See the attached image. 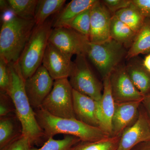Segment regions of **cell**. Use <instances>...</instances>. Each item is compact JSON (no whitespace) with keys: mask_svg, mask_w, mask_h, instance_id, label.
Segmentation results:
<instances>
[{"mask_svg":"<svg viewBox=\"0 0 150 150\" xmlns=\"http://www.w3.org/2000/svg\"><path fill=\"white\" fill-rule=\"evenodd\" d=\"M101 2L112 15L116 12L129 6L131 4V0H103Z\"/></svg>","mask_w":150,"mask_h":150,"instance_id":"cell-29","label":"cell"},{"mask_svg":"<svg viewBox=\"0 0 150 150\" xmlns=\"http://www.w3.org/2000/svg\"><path fill=\"white\" fill-rule=\"evenodd\" d=\"M150 53V20L146 19L143 27L137 33L133 44L128 50V60L141 54Z\"/></svg>","mask_w":150,"mask_h":150,"instance_id":"cell-19","label":"cell"},{"mask_svg":"<svg viewBox=\"0 0 150 150\" xmlns=\"http://www.w3.org/2000/svg\"><path fill=\"white\" fill-rule=\"evenodd\" d=\"M142 101L115 102L112 120V136H121L127 128L136 121Z\"/></svg>","mask_w":150,"mask_h":150,"instance_id":"cell-15","label":"cell"},{"mask_svg":"<svg viewBox=\"0 0 150 150\" xmlns=\"http://www.w3.org/2000/svg\"><path fill=\"white\" fill-rule=\"evenodd\" d=\"M109 76L103 79V88L101 99L98 102L97 117L99 127L112 136V120L115 112V102L110 87Z\"/></svg>","mask_w":150,"mask_h":150,"instance_id":"cell-14","label":"cell"},{"mask_svg":"<svg viewBox=\"0 0 150 150\" xmlns=\"http://www.w3.org/2000/svg\"><path fill=\"white\" fill-rule=\"evenodd\" d=\"M40 108L56 117L76 118L73 108V88L68 78L54 81L52 90Z\"/></svg>","mask_w":150,"mask_h":150,"instance_id":"cell-7","label":"cell"},{"mask_svg":"<svg viewBox=\"0 0 150 150\" xmlns=\"http://www.w3.org/2000/svg\"><path fill=\"white\" fill-rule=\"evenodd\" d=\"M7 2L16 16L26 20H34L38 0H8Z\"/></svg>","mask_w":150,"mask_h":150,"instance_id":"cell-24","label":"cell"},{"mask_svg":"<svg viewBox=\"0 0 150 150\" xmlns=\"http://www.w3.org/2000/svg\"><path fill=\"white\" fill-rule=\"evenodd\" d=\"M98 0H72L53 20V28L67 27L80 14L91 8Z\"/></svg>","mask_w":150,"mask_h":150,"instance_id":"cell-17","label":"cell"},{"mask_svg":"<svg viewBox=\"0 0 150 150\" xmlns=\"http://www.w3.org/2000/svg\"><path fill=\"white\" fill-rule=\"evenodd\" d=\"M109 77L111 92L115 102L142 101L144 96L132 82L126 71V65L118 66Z\"/></svg>","mask_w":150,"mask_h":150,"instance_id":"cell-11","label":"cell"},{"mask_svg":"<svg viewBox=\"0 0 150 150\" xmlns=\"http://www.w3.org/2000/svg\"><path fill=\"white\" fill-rule=\"evenodd\" d=\"M137 33L113 15L110 28V38L129 50L133 44Z\"/></svg>","mask_w":150,"mask_h":150,"instance_id":"cell-20","label":"cell"},{"mask_svg":"<svg viewBox=\"0 0 150 150\" xmlns=\"http://www.w3.org/2000/svg\"><path fill=\"white\" fill-rule=\"evenodd\" d=\"M8 66L11 81L8 95L13 103L16 115L20 123L22 135L28 138L31 145L37 144L45 138V135L28 98L19 64L18 62L9 64Z\"/></svg>","mask_w":150,"mask_h":150,"instance_id":"cell-1","label":"cell"},{"mask_svg":"<svg viewBox=\"0 0 150 150\" xmlns=\"http://www.w3.org/2000/svg\"><path fill=\"white\" fill-rule=\"evenodd\" d=\"M35 25V20L16 16L4 21L0 31V57L8 64L18 62Z\"/></svg>","mask_w":150,"mask_h":150,"instance_id":"cell-3","label":"cell"},{"mask_svg":"<svg viewBox=\"0 0 150 150\" xmlns=\"http://www.w3.org/2000/svg\"><path fill=\"white\" fill-rule=\"evenodd\" d=\"M80 142L77 137L69 135H65L62 139H54V137H50L41 147L31 148L29 150H70Z\"/></svg>","mask_w":150,"mask_h":150,"instance_id":"cell-26","label":"cell"},{"mask_svg":"<svg viewBox=\"0 0 150 150\" xmlns=\"http://www.w3.org/2000/svg\"><path fill=\"white\" fill-rule=\"evenodd\" d=\"M11 74L8 64L0 57V89L1 93L8 94L11 86Z\"/></svg>","mask_w":150,"mask_h":150,"instance_id":"cell-28","label":"cell"},{"mask_svg":"<svg viewBox=\"0 0 150 150\" xmlns=\"http://www.w3.org/2000/svg\"><path fill=\"white\" fill-rule=\"evenodd\" d=\"M88 37L69 27L53 28L48 42L64 53L73 56H86Z\"/></svg>","mask_w":150,"mask_h":150,"instance_id":"cell-8","label":"cell"},{"mask_svg":"<svg viewBox=\"0 0 150 150\" xmlns=\"http://www.w3.org/2000/svg\"><path fill=\"white\" fill-rule=\"evenodd\" d=\"M31 148L32 145L28 138L21 135L3 150H29Z\"/></svg>","mask_w":150,"mask_h":150,"instance_id":"cell-30","label":"cell"},{"mask_svg":"<svg viewBox=\"0 0 150 150\" xmlns=\"http://www.w3.org/2000/svg\"><path fill=\"white\" fill-rule=\"evenodd\" d=\"M53 20L35 25L18 60L25 80L36 71L42 61L53 29Z\"/></svg>","mask_w":150,"mask_h":150,"instance_id":"cell-4","label":"cell"},{"mask_svg":"<svg viewBox=\"0 0 150 150\" xmlns=\"http://www.w3.org/2000/svg\"><path fill=\"white\" fill-rule=\"evenodd\" d=\"M113 15L137 33L143 27L146 20L132 3L129 6Z\"/></svg>","mask_w":150,"mask_h":150,"instance_id":"cell-21","label":"cell"},{"mask_svg":"<svg viewBox=\"0 0 150 150\" xmlns=\"http://www.w3.org/2000/svg\"><path fill=\"white\" fill-rule=\"evenodd\" d=\"M142 105L150 118V93L144 96L142 101Z\"/></svg>","mask_w":150,"mask_h":150,"instance_id":"cell-33","label":"cell"},{"mask_svg":"<svg viewBox=\"0 0 150 150\" xmlns=\"http://www.w3.org/2000/svg\"><path fill=\"white\" fill-rule=\"evenodd\" d=\"M72 57L48 42L42 65L46 68L54 80L69 79L72 64Z\"/></svg>","mask_w":150,"mask_h":150,"instance_id":"cell-13","label":"cell"},{"mask_svg":"<svg viewBox=\"0 0 150 150\" xmlns=\"http://www.w3.org/2000/svg\"><path fill=\"white\" fill-rule=\"evenodd\" d=\"M120 136H110L92 142H80L70 150H117Z\"/></svg>","mask_w":150,"mask_h":150,"instance_id":"cell-25","label":"cell"},{"mask_svg":"<svg viewBox=\"0 0 150 150\" xmlns=\"http://www.w3.org/2000/svg\"><path fill=\"white\" fill-rule=\"evenodd\" d=\"M69 81L73 89L97 101L102 97L103 85L92 71L84 55H77L72 62Z\"/></svg>","mask_w":150,"mask_h":150,"instance_id":"cell-6","label":"cell"},{"mask_svg":"<svg viewBox=\"0 0 150 150\" xmlns=\"http://www.w3.org/2000/svg\"><path fill=\"white\" fill-rule=\"evenodd\" d=\"M112 14L101 1H97L91 10V43L99 44L111 39L110 28Z\"/></svg>","mask_w":150,"mask_h":150,"instance_id":"cell-12","label":"cell"},{"mask_svg":"<svg viewBox=\"0 0 150 150\" xmlns=\"http://www.w3.org/2000/svg\"><path fill=\"white\" fill-rule=\"evenodd\" d=\"M15 120L9 115L0 119V150H3L17 138L22 135L18 132Z\"/></svg>","mask_w":150,"mask_h":150,"instance_id":"cell-23","label":"cell"},{"mask_svg":"<svg viewBox=\"0 0 150 150\" xmlns=\"http://www.w3.org/2000/svg\"><path fill=\"white\" fill-rule=\"evenodd\" d=\"M131 3L145 18L150 20V0H131Z\"/></svg>","mask_w":150,"mask_h":150,"instance_id":"cell-32","label":"cell"},{"mask_svg":"<svg viewBox=\"0 0 150 150\" xmlns=\"http://www.w3.org/2000/svg\"><path fill=\"white\" fill-rule=\"evenodd\" d=\"M128 50L112 39L99 44L89 42L86 56L104 79L109 76L126 58Z\"/></svg>","mask_w":150,"mask_h":150,"instance_id":"cell-5","label":"cell"},{"mask_svg":"<svg viewBox=\"0 0 150 150\" xmlns=\"http://www.w3.org/2000/svg\"><path fill=\"white\" fill-rule=\"evenodd\" d=\"M34 111L38 123L47 139L59 134L74 136L83 142H95L110 137L99 127L90 126L76 118L56 117L41 108Z\"/></svg>","mask_w":150,"mask_h":150,"instance_id":"cell-2","label":"cell"},{"mask_svg":"<svg viewBox=\"0 0 150 150\" xmlns=\"http://www.w3.org/2000/svg\"><path fill=\"white\" fill-rule=\"evenodd\" d=\"M132 150H150V141L140 144Z\"/></svg>","mask_w":150,"mask_h":150,"instance_id":"cell-34","label":"cell"},{"mask_svg":"<svg viewBox=\"0 0 150 150\" xmlns=\"http://www.w3.org/2000/svg\"><path fill=\"white\" fill-rule=\"evenodd\" d=\"M126 65L127 74L136 88L144 96L150 93V71L136 57L129 60Z\"/></svg>","mask_w":150,"mask_h":150,"instance_id":"cell-18","label":"cell"},{"mask_svg":"<svg viewBox=\"0 0 150 150\" xmlns=\"http://www.w3.org/2000/svg\"><path fill=\"white\" fill-rule=\"evenodd\" d=\"M142 63L144 67L150 71V53L146 56L144 59L142 61Z\"/></svg>","mask_w":150,"mask_h":150,"instance_id":"cell-35","label":"cell"},{"mask_svg":"<svg viewBox=\"0 0 150 150\" xmlns=\"http://www.w3.org/2000/svg\"><path fill=\"white\" fill-rule=\"evenodd\" d=\"M91 8L80 14L67 27L72 28L81 34L89 37L91 25Z\"/></svg>","mask_w":150,"mask_h":150,"instance_id":"cell-27","label":"cell"},{"mask_svg":"<svg viewBox=\"0 0 150 150\" xmlns=\"http://www.w3.org/2000/svg\"><path fill=\"white\" fill-rule=\"evenodd\" d=\"M65 0H39L35 11V21L36 25L43 24L51 15L61 10Z\"/></svg>","mask_w":150,"mask_h":150,"instance_id":"cell-22","label":"cell"},{"mask_svg":"<svg viewBox=\"0 0 150 150\" xmlns=\"http://www.w3.org/2000/svg\"><path fill=\"white\" fill-rule=\"evenodd\" d=\"M10 97L6 93H1L0 96V116L4 117L10 115L15 109L11 105V101Z\"/></svg>","mask_w":150,"mask_h":150,"instance_id":"cell-31","label":"cell"},{"mask_svg":"<svg viewBox=\"0 0 150 150\" xmlns=\"http://www.w3.org/2000/svg\"><path fill=\"white\" fill-rule=\"evenodd\" d=\"M73 102L77 119L90 126L99 127L97 101L73 89Z\"/></svg>","mask_w":150,"mask_h":150,"instance_id":"cell-16","label":"cell"},{"mask_svg":"<svg viewBox=\"0 0 150 150\" xmlns=\"http://www.w3.org/2000/svg\"><path fill=\"white\" fill-rule=\"evenodd\" d=\"M54 80L42 65L25 80V88L28 100L34 110L40 108L53 88Z\"/></svg>","mask_w":150,"mask_h":150,"instance_id":"cell-9","label":"cell"},{"mask_svg":"<svg viewBox=\"0 0 150 150\" xmlns=\"http://www.w3.org/2000/svg\"><path fill=\"white\" fill-rule=\"evenodd\" d=\"M150 141V118L142 103L136 121L120 136L117 150H132L138 145Z\"/></svg>","mask_w":150,"mask_h":150,"instance_id":"cell-10","label":"cell"}]
</instances>
